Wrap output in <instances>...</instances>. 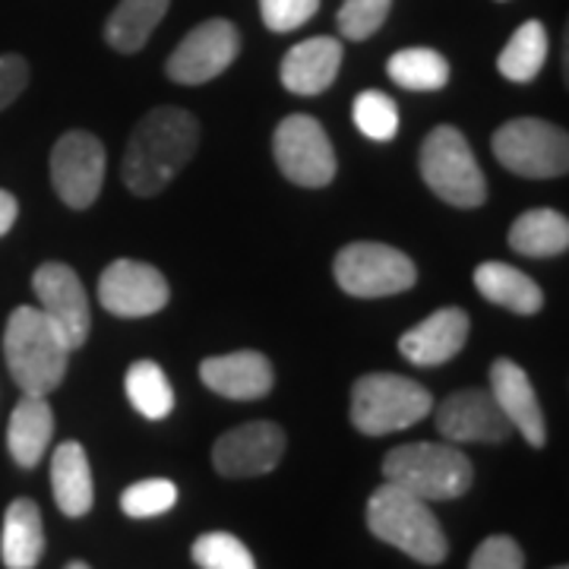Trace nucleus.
Instances as JSON below:
<instances>
[{
	"instance_id": "4c0bfd02",
	"label": "nucleus",
	"mask_w": 569,
	"mask_h": 569,
	"mask_svg": "<svg viewBox=\"0 0 569 569\" xmlns=\"http://www.w3.org/2000/svg\"><path fill=\"white\" fill-rule=\"evenodd\" d=\"M553 569H567V567H553Z\"/></svg>"
},
{
	"instance_id": "4be33fe9",
	"label": "nucleus",
	"mask_w": 569,
	"mask_h": 569,
	"mask_svg": "<svg viewBox=\"0 0 569 569\" xmlns=\"http://www.w3.org/2000/svg\"><path fill=\"white\" fill-rule=\"evenodd\" d=\"M44 553V529L41 512L32 500H13L3 516L0 557L7 569H36Z\"/></svg>"
},
{
	"instance_id": "e433bc0d",
	"label": "nucleus",
	"mask_w": 569,
	"mask_h": 569,
	"mask_svg": "<svg viewBox=\"0 0 569 569\" xmlns=\"http://www.w3.org/2000/svg\"><path fill=\"white\" fill-rule=\"evenodd\" d=\"M63 569H92L89 563H82V560H73V563H67Z\"/></svg>"
},
{
	"instance_id": "6e6552de",
	"label": "nucleus",
	"mask_w": 569,
	"mask_h": 569,
	"mask_svg": "<svg viewBox=\"0 0 569 569\" xmlns=\"http://www.w3.org/2000/svg\"><path fill=\"white\" fill-rule=\"evenodd\" d=\"M336 282L351 298H389L408 291L418 272L402 250L389 244H373V241H358L339 250L336 263Z\"/></svg>"
},
{
	"instance_id": "bb28decb",
	"label": "nucleus",
	"mask_w": 569,
	"mask_h": 569,
	"mask_svg": "<svg viewBox=\"0 0 569 569\" xmlns=\"http://www.w3.org/2000/svg\"><path fill=\"white\" fill-rule=\"evenodd\" d=\"M389 80L411 92H437L449 82V61L433 48L396 51L387 63Z\"/></svg>"
},
{
	"instance_id": "a878e982",
	"label": "nucleus",
	"mask_w": 569,
	"mask_h": 569,
	"mask_svg": "<svg viewBox=\"0 0 569 569\" xmlns=\"http://www.w3.org/2000/svg\"><path fill=\"white\" fill-rule=\"evenodd\" d=\"M548 61V32L538 20L522 22L516 36L507 41V48L497 58V70L509 82H531Z\"/></svg>"
},
{
	"instance_id": "72a5a7b5",
	"label": "nucleus",
	"mask_w": 569,
	"mask_h": 569,
	"mask_svg": "<svg viewBox=\"0 0 569 569\" xmlns=\"http://www.w3.org/2000/svg\"><path fill=\"white\" fill-rule=\"evenodd\" d=\"M320 10V0H260V13L269 32H291Z\"/></svg>"
},
{
	"instance_id": "9d476101",
	"label": "nucleus",
	"mask_w": 569,
	"mask_h": 569,
	"mask_svg": "<svg viewBox=\"0 0 569 569\" xmlns=\"http://www.w3.org/2000/svg\"><path fill=\"white\" fill-rule=\"evenodd\" d=\"M51 183L70 209H89L104 183V146L86 130H70L51 149Z\"/></svg>"
},
{
	"instance_id": "9b49d317",
	"label": "nucleus",
	"mask_w": 569,
	"mask_h": 569,
	"mask_svg": "<svg viewBox=\"0 0 569 569\" xmlns=\"http://www.w3.org/2000/svg\"><path fill=\"white\" fill-rule=\"evenodd\" d=\"M241 51V36L228 20L197 26L168 58V77L181 86H200L224 73Z\"/></svg>"
},
{
	"instance_id": "f03ea898",
	"label": "nucleus",
	"mask_w": 569,
	"mask_h": 569,
	"mask_svg": "<svg viewBox=\"0 0 569 569\" xmlns=\"http://www.w3.org/2000/svg\"><path fill=\"white\" fill-rule=\"evenodd\" d=\"M70 355V346L41 313V307H17L10 313L3 332V358L10 377L26 396H48L61 387Z\"/></svg>"
},
{
	"instance_id": "b1692460",
	"label": "nucleus",
	"mask_w": 569,
	"mask_h": 569,
	"mask_svg": "<svg viewBox=\"0 0 569 569\" xmlns=\"http://www.w3.org/2000/svg\"><path fill=\"white\" fill-rule=\"evenodd\" d=\"M509 247L522 257H557L567 253L569 222L557 209H529L509 228Z\"/></svg>"
},
{
	"instance_id": "a211bd4d",
	"label": "nucleus",
	"mask_w": 569,
	"mask_h": 569,
	"mask_svg": "<svg viewBox=\"0 0 569 569\" xmlns=\"http://www.w3.org/2000/svg\"><path fill=\"white\" fill-rule=\"evenodd\" d=\"M200 380L203 387L219 392L224 399L238 402H253L269 396L276 383V373L269 358L260 351H231V355H216L200 365Z\"/></svg>"
},
{
	"instance_id": "0eeeda50",
	"label": "nucleus",
	"mask_w": 569,
	"mask_h": 569,
	"mask_svg": "<svg viewBox=\"0 0 569 569\" xmlns=\"http://www.w3.org/2000/svg\"><path fill=\"white\" fill-rule=\"evenodd\" d=\"M497 162L522 178H560L569 168V140L560 127L538 118H516L493 133Z\"/></svg>"
},
{
	"instance_id": "dca6fc26",
	"label": "nucleus",
	"mask_w": 569,
	"mask_h": 569,
	"mask_svg": "<svg viewBox=\"0 0 569 569\" xmlns=\"http://www.w3.org/2000/svg\"><path fill=\"white\" fill-rule=\"evenodd\" d=\"M490 396L497 399L500 411L507 415L509 427H516L526 443L535 449L545 447L548 440V425H545V411L538 406V396L531 387L529 373L516 361L500 358L490 365Z\"/></svg>"
},
{
	"instance_id": "c9c22d12",
	"label": "nucleus",
	"mask_w": 569,
	"mask_h": 569,
	"mask_svg": "<svg viewBox=\"0 0 569 569\" xmlns=\"http://www.w3.org/2000/svg\"><path fill=\"white\" fill-rule=\"evenodd\" d=\"M17 216H20V203H17V197H13V193H7V190H0V238L13 228Z\"/></svg>"
},
{
	"instance_id": "39448f33",
	"label": "nucleus",
	"mask_w": 569,
	"mask_h": 569,
	"mask_svg": "<svg viewBox=\"0 0 569 569\" xmlns=\"http://www.w3.org/2000/svg\"><path fill=\"white\" fill-rule=\"evenodd\" d=\"M430 392L399 373H367L351 389V425L367 437L418 425L430 415Z\"/></svg>"
},
{
	"instance_id": "f257e3e1",
	"label": "nucleus",
	"mask_w": 569,
	"mask_h": 569,
	"mask_svg": "<svg viewBox=\"0 0 569 569\" xmlns=\"http://www.w3.org/2000/svg\"><path fill=\"white\" fill-rule=\"evenodd\" d=\"M200 146V123L190 111L162 104L137 127L123 152L121 178L137 197H156L178 178Z\"/></svg>"
},
{
	"instance_id": "412c9836",
	"label": "nucleus",
	"mask_w": 569,
	"mask_h": 569,
	"mask_svg": "<svg viewBox=\"0 0 569 569\" xmlns=\"http://www.w3.org/2000/svg\"><path fill=\"white\" fill-rule=\"evenodd\" d=\"M51 490H54V500H58L61 512L70 519L86 516L96 503L89 456L77 440L54 449V456H51Z\"/></svg>"
},
{
	"instance_id": "5701e85b",
	"label": "nucleus",
	"mask_w": 569,
	"mask_h": 569,
	"mask_svg": "<svg viewBox=\"0 0 569 569\" xmlns=\"http://www.w3.org/2000/svg\"><path fill=\"white\" fill-rule=\"evenodd\" d=\"M475 288L488 298L490 305H500L512 310V313H522V317H531L538 313L541 305H545V295L541 288L531 282L529 276L522 269L509 263H481L475 269Z\"/></svg>"
},
{
	"instance_id": "7ed1b4c3",
	"label": "nucleus",
	"mask_w": 569,
	"mask_h": 569,
	"mask_svg": "<svg viewBox=\"0 0 569 569\" xmlns=\"http://www.w3.org/2000/svg\"><path fill=\"white\" fill-rule=\"evenodd\" d=\"M367 529L383 545H392L425 567H437L447 560V531L433 516L430 503L389 481L373 490L367 500Z\"/></svg>"
},
{
	"instance_id": "7c9ffc66",
	"label": "nucleus",
	"mask_w": 569,
	"mask_h": 569,
	"mask_svg": "<svg viewBox=\"0 0 569 569\" xmlns=\"http://www.w3.org/2000/svg\"><path fill=\"white\" fill-rule=\"evenodd\" d=\"M178 503V488L168 478H146L121 493V509L130 519H152Z\"/></svg>"
},
{
	"instance_id": "4468645a",
	"label": "nucleus",
	"mask_w": 569,
	"mask_h": 569,
	"mask_svg": "<svg viewBox=\"0 0 569 569\" xmlns=\"http://www.w3.org/2000/svg\"><path fill=\"white\" fill-rule=\"evenodd\" d=\"M284 430L272 421H250L222 433L212 447V466L222 478H257L282 462Z\"/></svg>"
},
{
	"instance_id": "ddd939ff",
	"label": "nucleus",
	"mask_w": 569,
	"mask_h": 569,
	"mask_svg": "<svg viewBox=\"0 0 569 569\" xmlns=\"http://www.w3.org/2000/svg\"><path fill=\"white\" fill-rule=\"evenodd\" d=\"M99 298L108 313L123 317V320H137V317L159 313L171 298V288L156 266L137 263V260H114L99 276Z\"/></svg>"
},
{
	"instance_id": "f3484780",
	"label": "nucleus",
	"mask_w": 569,
	"mask_h": 569,
	"mask_svg": "<svg viewBox=\"0 0 569 569\" xmlns=\"http://www.w3.org/2000/svg\"><path fill=\"white\" fill-rule=\"evenodd\" d=\"M468 332H471V320L462 307H440L437 313H430L427 320L402 332L399 351L406 355V361L418 367L447 365L449 358L462 351Z\"/></svg>"
},
{
	"instance_id": "2f4dec72",
	"label": "nucleus",
	"mask_w": 569,
	"mask_h": 569,
	"mask_svg": "<svg viewBox=\"0 0 569 569\" xmlns=\"http://www.w3.org/2000/svg\"><path fill=\"white\" fill-rule=\"evenodd\" d=\"M392 0H346L339 10V29L346 39H370L389 17Z\"/></svg>"
},
{
	"instance_id": "20e7f679",
	"label": "nucleus",
	"mask_w": 569,
	"mask_h": 569,
	"mask_svg": "<svg viewBox=\"0 0 569 569\" xmlns=\"http://www.w3.org/2000/svg\"><path fill=\"white\" fill-rule=\"evenodd\" d=\"M383 478L427 503L456 500L471 488L475 468L466 452L447 443H406L383 459Z\"/></svg>"
},
{
	"instance_id": "423d86ee",
	"label": "nucleus",
	"mask_w": 569,
	"mask_h": 569,
	"mask_svg": "<svg viewBox=\"0 0 569 569\" xmlns=\"http://www.w3.org/2000/svg\"><path fill=\"white\" fill-rule=\"evenodd\" d=\"M421 178L449 206L475 209L485 203L488 183L471 146L456 127H437L421 142Z\"/></svg>"
},
{
	"instance_id": "f704fd0d",
	"label": "nucleus",
	"mask_w": 569,
	"mask_h": 569,
	"mask_svg": "<svg viewBox=\"0 0 569 569\" xmlns=\"http://www.w3.org/2000/svg\"><path fill=\"white\" fill-rule=\"evenodd\" d=\"M26 82H29V63L20 54H0V111L20 99Z\"/></svg>"
},
{
	"instance_id": "aec40b11",
	"label": "nucleus",
	"mask_w": 569,
	"mask_h": 569,
	"mask_svg": "<svg viewBox=\"0 0 569 569\" xmlns=\"http://www.w3.org/2000/svg\"><path fill=\"white\" fill-rule=\"evenodd\" d=\"M54 437V411L44 402V396H26L13 408L10 415V427H7V447L10 456L20 468H36L41 456L51 447Z\"/></svg>"
},
{
	"instance_id": "c756f323",
	"label": "nucleus",
	"mask_w": 569,
	"mask_h": 569,
	"mask_svg": "<svg viewBox=\"0 0 569 569\" xmlns=\"http://www.w3.org/2000/svg\"><path fill=\"white\" fill-rule=\"evenodd\" d=\"M193 563L200 569H257L253 553L228 531H209L193 541Z\"/></svg>"
},
{
	"instance_id": "1a4fd4ad",
	"label": "nucleus",
	"mask_w": 569,
	"mask_h": 569,
	"mask_svg": "<svg viewBox=\"0 0 569 569\" xmlns=\"http://www.w3.org/2000/svg\"><path fill=\"white\" fill-rule=\"evenodd\" d=\"M282 174L298 187H326L336 178V149L323 123L310 114H291L276 127L272 140Z\"/></svg>"
},
{
	"instance_id": "6ab92c4d",
	"label": "nucleus",
	"mask_w": 569,
	"mask_h": 569,
	"mask_svg": "<svg viewBox=\"0 0 569 569\" xmlns=\"http://www.w3.org/2000/svg\"><path fill=\"white\" fill-rule=\"evenodd\" d=\"M342 67V41L307 39L295 44L282 61V86L295 96H320L326 92Z\"/></svg>"
},
{
	"instance_id": "cd10ccee",
	"label": "nucleus",
	"mask_w": 569,
	"mask_h": 569,
	"mask_svg": "<svg viewBox=\"0 0 569 569\" xmlns=\"http://www.w3.org/2000/svg\"><path fill=\"white\" fill-rule=\"evenodd\" d=\"M123 389L130 406L149 421H162L174 408V389L168 383L164 370L156 361H137L123 377Z\"/></svg>"
},
{
	"instance_id": "c85d7f7f",
	"label": "nucleus",
	"mask_w": 569,
	"mask_h": 569,
	"mask_svg": "<svg viewBox=\"0 0 569 569\" xmlns=\"http://www.w3.org/2000/svg\"><path fill=\"white\" fill-rule=\"evenodd\" d=\"M351 121L367 140L389 142L399 133V104L392 102L387 92L367 89L351 104Z\"/></svg>"
},
{
	"instance_id": "393cba45",
	"label": "nucleus",
	"mask_w": 569,
	"mask_h": 569,
	"mask_svg": "<svg viewBox=\"0 0 569 569\" xmlns=\"http://www.w3.org/2000/svg\"><path fill=\"white\" fill-rule=\"evenodd\" d=\"M168 3L171 0H121L114 7V13L108 17V26H104L108 44L114 51H123V54L140 51L152 36V29L168 13Z\"/></svg>"
},
{
	"instance_id": "f8f14e48",
	"label": "nucleus",
	"mask_w": 569,
	"mask_h": 569,
	"mask_svg": "<svg viewBox=\"0 0 569 569\" xmlns=\"http://www.w3.org/2000/svg\"><path fill=\"white\" fill-rule=\"evenodd\" d=\"M32 288L39 295L41 313L54 323V329L61 332L70 351L86 346L92 313H89V298H86L80 276L70 266L44 263L36 269Z\"/></svg>"
},
{
	"instance_id": "473e14b6",
	"label": "nucleus",
	"mask_w": 569,
	"mask_h": 569,
	"mask_svg": "<svg viewBox=\"0 0 569 569\" xmlns=\"http://www.w3.org/2000/svg\"><path fill=\"white\" fill-rule=\"evenodd\" d=\"M468 569H526V553L509 535H490L471 553Z\"/></svg>"
},
{
	"instance_id": "2eb2a0df",
	"label": "nucleus",
	"mask_w": 569,
	"mask_h": 569,
	"mask_svg": "<svg viewBox=\"0 0 569 569\" xmlns=\"http://www.w3.org/2000/svg\"><path fill=\"white\" fill-rule=\"evenodd\" d=\"M437 430L452 443H503L509 421L490 389H462L437 408Z\"/></svg>"
}]
</instances>
